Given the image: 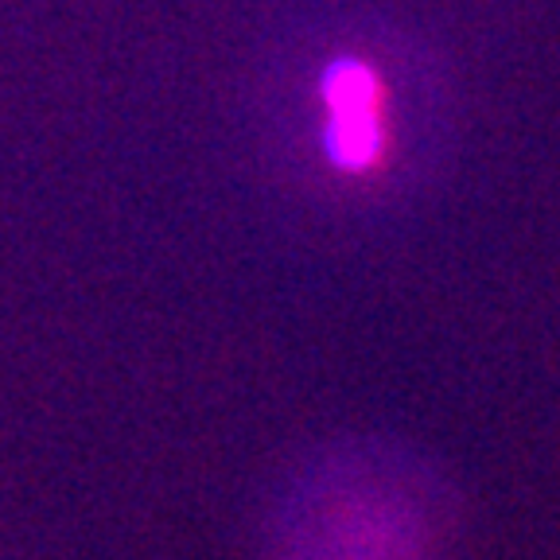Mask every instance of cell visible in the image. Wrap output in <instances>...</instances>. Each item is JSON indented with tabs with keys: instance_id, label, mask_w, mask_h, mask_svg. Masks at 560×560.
Returning <instances> with one entry per match:
<instances>
[{
	"instance_id": "cell-2",
	"label": "cell",
	"mask_w": 560,
	"mask_h": 560,
	"mask_svg": "<svg viewBox=\"0 0 560 560\" xmlns=\"http://www.w3.org/2000/svg\"><path fill=\"white\" fill-rule=\"evenodd\" d=\"M324 105H327V156L342 172H362L382 152V82L377 70L362 59H331L324 70Z\"/></svg>"
},
{
	"instance_id": "cell-1",
	"label": "cell",
	"mask_w": 560,
	"mask_h": 560,
	"mask_svg": "<svg viewBox=\"0 0 560 560\" xmlns=\"http://www.w3.org/2000/svg\"><path fill=\"white\" fill-rule=\"evenodd\" d=\"M432 517L401 475L331 467L284 514L280 560H432Z\"/></svg>"
}]
</instances>
